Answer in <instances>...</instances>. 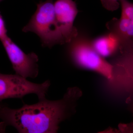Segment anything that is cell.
<instances>
[{
	"label": "cell",
	"instance_id": "6da1fadb",
	"mask_svg": "<svg viewBox=\"0 0 133 133\" xmlns=\"http://www.w3.org/2000/svg\"><path fill=\"white\" fill-rule=\"evenodd\" d=\"M82 95L77 87L68 88L57 100L45 98L36 104L11 109L0 104V132L12 126L21 133H55L60 123L75 113L77 102Z\"/></svg>",
	"mask_w": 133,
	"mask_h": 133
},
{
	"label": "cell",
	"instance_id": "7a4b0ae2",
	"mask_svg": "<svg viewBox=\"0 0 133 133\" xmlns=\"http://www.w3.org/2000/svg\"><path fill=\"white\" fill-rule=\"evenodd\" d=\"M22 31L35 33L44 47L51 48L65 43L55 17L53 0L37 4L35 12Z\"/></svg>",
	"mask_w": 133,
	"mask_h": 133
},
{
	"label": "cell",
	"instance_id": "3957f363",
	"mask_svg": "<svg viewBox=\"0 0 133 133\" xmlns=\"http://www.w3.org/2000/svg\"><path fill=\"white\" fill-rule=\"evenodd\" d=\"M69 43V54L77 65L95 71L109 80L114 79L115 66L96 52L91 42L78 35Z\"/></svg>",
	"mask_w": 133,
	"mask_h": 133
},
{
	"label": "cell",
	"instance_id": "277c9868",
	"mask_svg": "<svg viewBox=\"0 0 133 133\" xmlns=\"http://www.w3.org/2000/svg\"><path fill=\"white\" fill-rule=\"evenodd\" d=\"M50 83L49 80L36 84L15 74L0 73V104L8 98H22L26 95L35 94L39 100L44 99Z\"/></svg>",
	"mask_w": 133,
	"mask_h": 133
},
{
	"label": "cell",
	"instance_id": "5b68a950",
	"mask_svg": "<svg viewBox=\"0 0 133 133\" xmlns=\"http://www.w3.org/2000/svg\"><path fill=\"white\" fill-rule=\"evenodd\" d=\"M1 41L16 74L26 78H36L39 72L37 55L26 54L8 36Z\"/></svg>",
	"mask_w": 133,
	"mask_h": 133
},
{
	"label": "cell",
	"instance_id": "8992f818",
	"mask_svg": "<svg viewBox=\"0 0 133 133\" xmlns=\"http://www.w3.org/2000/svg\"><path fill=\"white\" fill-rule=\"evenodd\" d=\"M55 17L65 43L70 42L78 35L74 26L78 13L76 3L72 0H57L54 3Z\"/></svg>",
	"mask_w": 133,
	"mask_h": 133
},
{
	"label": "cell",
	"instance_id": "52a82bcc",
	"mask_svg": "<svg viewBox=\"0 0 133 133\" xmlns=\"http://www.w3.org/2000/svg\"><path fill=\"white\" fill-rule=\"evenodd\" d=\"M108 28L118 37L121 43L120 50L132 49L133 36V19L121 17L108 23Z\"/></svg>",
	"mask_w": 133,
	"mask_h": 133
},
{
	"label": "cell",
	"instance_id": "ba28073f",
	"mask_svg": "<svg viewBox=\"0 0 133 133\" xmlns=\"http://www.w3.org/2000/svg\"><path fill=\"white\" fill-rule=\"evenodd\" d=\"M91 44L96 52L104 58L114 55L120 50L121 47L118 37L111 31L96 38Z\"/></svg>",
	"mask_w": 133,
	"mask_h": 133
},
{
	"label": "cell",
	"instance_id": "9c48e42d",
	"mask_svg": "<svg viewBox=\"0 0 133 133\" xmlns=\"http://www.w3.org/2000/svg\"><path fill=\"white\" fill-rule=\"evenodd\" d=\"M121 7V16L133 19V5L128 0H119Z\"/></svg>",
	"mask_w": 133,
	"mask_h": 133
},
{
	"label": "cell",
	"instance_id": "30bf717a",
	"mask_svg": "<svg viewBox=\"0 0 133 133\" xmlns=\"http://www.w3.org/2000/svg\"><path fill=\"white\" fill-rule=\"evenodd\" d=\"M102 6L105 8L113 11L118 9L119 7V0H100Z\"/></svg>",
	"mask_w": 133,
	"mask_h": 133
},
{
	"label": "cell",
	"instance_id": "8fae6325",
	"mask_svg": "<svg viewBox=\"0 0 133 133\" xmlns=\"http://www.w3.org/2000/svg\"><path fill=\"white\" fill-rule=\"evenodd\" d=\"M8 36L5 22L0 12V41H2Z\"/></svg>",
	"mask_w": 133,
	"mask_h": 133
},
{
	"label": "cell",
	"instance_id": "7c38bea8",
	"mask_svg": "<svg viewBox=\"0 0 133 133\" xmlns=\"http://www.w3.org/2000/svg\"><path fill=\"white\" fill-rule=\"evenodd\" d=\"M2 1V0H0V2H1V1Z\"/></svg>",
	"mask_w": 133,
	"mask_h": 133
}]
</instances>
